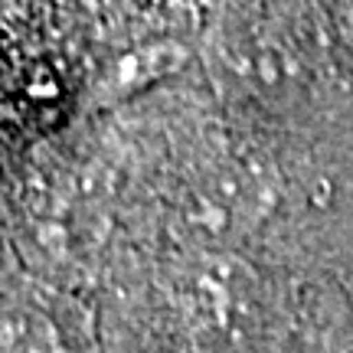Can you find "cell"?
Returning <instances> with one entry per match:
<instances>
[{
	"label": "cell",
	"mask_w": 353,
	"mask_h": 353,
	"mask_svg": "<svg viewBox=\"0 0 353 353\" xmlns=\"http://www.w3.org/2000/svg\"><path fill=\"white\" fill-rule=\"evenodd\" d=\"M174 59H176V52L174 50H164V46H157V50L131 52V56H125L121 63L112 65L105 88H108V92H131V88L144 85V82H151V79L164 76L167 69L174 65Z\"/></svg>",
	"instance_id": "4"
},
{
	"label": "cell",
	"mask_w": 353,
	"mask_h": 353,
	"mask_svg": "<svg viewBox=\"0 0 353 353\" xmlns=\"http://www.w3.org/2000/svg\"><path fill=\"white\" fill-rule=\"evenodd\" d=\"M252 187L239 170H213L187 193L183 223L200 239L213 242L229 236L252 210Z\"/></svg>",
	"instance_id": "2"
},
{
	"label": "cell",
	"mask_w": 353,
	"mask_h": 353,
	"mask_svg": "<svg viewBox=\"0 0 353 353\" xmlns=\"http://www.w3.org/2000/svg\"><path fill=\"white\" fill-rule=\"evenodd\" d=\"M252 275L236 259L203 252L183 275V307L190 321L216 341H236L252 317Z\"/></svg>",
	"instance_id": "1"
},
{
	"label": "cell",
	"mask_w": 353,
	"mask_h": 353,
	"mask_svg": "<svg viewBox=\"0 0 353 353\" xmlns=\"http://www.w3.org/2000/svg\"><path fill=\"white\" fill-rule=\"evenodd\" d=\"M0 353H59V330L26 304H0Z\"/></svg>",
	"instance_id": "3"
}]
</instances>
